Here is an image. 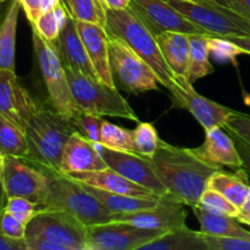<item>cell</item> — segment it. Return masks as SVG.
Listing matches in <instances>:
<instances>
[{"label": "cell", "mask_w": 250, "mask_h": 250, "mask_svg": "<svg viewBox=\"0 0 250 250\" xmlns=\"http://www.w3.org/2000/svg\"><path fill=\"white\" fill-rule=\"evenodd\" d=\"M139 250H209L204 233L187 226L164 232Z\"/></svg>", "instance_id": "cell-23"}, {"label": "cell", "mask_w": 250, "mask_h": 250, "mask_svg": "<svg viewBox=\"0 0 250 250\" xmlns=\"http://www.w3.org/2000/svg\"><path fill=\"white\" fill-rule=\"evenodd\" d=\"M0 233L15 239H24L26 237V225L12 216L4 209L0 216Z\"/></svg>", "instance_id": "cell-41"}, {"label": "cell", "mask_w": 250, "mask_h": 250, "mask_svg": "<svg viewBox=\"0 0 250 250\" xmlns=\"http://www.w3.org/2000/svg\"><path fill=\"white\" fill-rule=\"evenodd\" d=\"M232 9L250 22V0H232Z\"/></svg>", "instance_id": "cell-44"}, {"label": "cell", "mask_w": 250, "mask_h": 250, "mask_svg": "<svg viewBox=\"0 0 250 250\" xmlns=\"http://www.w3.org/2000/svg\"><path fill=\"white\" fill-rule=\"evenodd\" d=\"M222 128L231 134L234 142L250 153V115L234 111Z\"/></svg>", "instance_id": "cell-35"}, {"label": "cell", "mask_w": 250, "mask_h": 250, "mask_svg": "<svg viewBox=\"0 0 250 250\" xmlns=\"http://www.w3.org/2000/svg\"><path fill=\"white\" fill-rule=\"evenodd\" d=\"M68 177L77 180L80 182L89 185L92 187L100 188V189L107 190L112 193H121V194L134 195V197H156L154 192L149 190L148 188H144L132 181L127 180L119 172H116L112 168L106 167L98 171H88V172H76L66 175ZM160 197V195H159Z\"/></svg>", "instance_id": "cell-21"}, {"label": "cell", "mask_w": 250, "mask_h": 250, "mask_svg": "<svg viewBox=\"0 0 250 250\" xmlns=\"http://www.w3.org/2000/svg\"><path fill=\"white\" fill-rule=\"evenodd\" d=\"M100 144L107 149L126 153H136L133 131L124 128L109 121H103Z\"/></svg>", "instance_id": "cell-32"}, {"label": "cell", "mask_w": 250, "mask_h": 250, "mask_svg": "<svg viewBox=\"0 0 250 250\" xmlns=\"http://www.w3.org/2000/svg\"><path fill=\"white\" fill-rule=\"evenodd\" d=\"M236 217L241 224L250 226V194L244 202V204L239 208V212Z\"/></svg>", "instance_id": "cell-45"}, {"label": "cell", "mask_w": 250, "mask_h": 250, "mask_svg": "<svg viewBox=\"0 0 250 250\" xmlns=\"http://www.w3.org/2000/svg\"><path fill=\"white\" fill-rule=\"evenodd\" d=\"M88 227L63 210H42L27 224L26 237L44 238L68 250H85Z\"/></svg>", "instance_id": "cell-10"}, {"label": "cell", "mask_w": 250, "mask_h": 250, "mask_svg": "<svg viewBox=\"0 0 250 250\" xmlns=\"http://www.w3.org/2000/svg\"><path fill=\"white\" fill-rule=\"evenodd\" d=\"M0 250H28L24 239H15L0 233Z\"/></svg>", "instance_id": "cell-43"}, {"label": "cell", "mask_w": 250, "mask_h": 250, "mask_svg": "<svg viewBox=\"0 0 250 250\" xmlns=\"http://www.w3.org/2000/svg\"><path fill=\"white\" fill-rule=\"evenodd\" d=\"M100 143H94L75 131L67 139L61 156L60 170L62 175L88 172L106 168V163L100 154Z\"/></svg>", "instance_id": "cell-17"}, {"label": "cell", "mask_w": 250, "mask_h": 250, "mask_svg": "<svg viewBox=\"0 0 250 250\" xmlns=\"http://www.w3.org/2000/svg\"><path fill=\"white\" fill-rule=\"evenodd\" d=\"M1 180L7 198L22 197L38 205L45 204L50 193L51 173L28 158L4 156Z\"/></svg>", "instance_id": "cell-8"}, {"label": "cell", "mask_w": 250, "mask_h": 250, "mask_svg": "<svg viewBox=\"0 0 250 250\" xmlns=\"http://www.w3.org/2000/svg\"><path fill=\"white\" fill-rule=\"evenodd\" d=\"M198 207L207 211L212 212L217 215H226V216H234L236 217L239 212V208L232 204L226 197L219 193L217 190L207 188L204 193L200 197Z\"/></svg>", "instance_id": "cell-34"}, {"label": "cell", "mask_w": 250, "mask_h": 250, "mask_svg": "<svg viewBox=\"0 0 250 250\" xmlns=\"http://www.w3.org/2000/svg\"><path fill=\"white\" fill-rule=\"evenodd\" d=\"M211 37L250 36V22L231 7L211 0H166Z\"/></svg>", "instance_id": "cell-7"}, {"label": "cell", "mask_w": 250, "mask_h": 250, "mask_svg": "<svg viewBox=\"0 0 250 250\" xmlns=\"http://www.w3.org/2000/svg\"><path fill=\"white\" fill-rule=\"evenodd\" d=\"M133 136L136 153L144 158H153L161 142L155 127L149 122H139L136 129H133Z\"/></svg>", "instance_id": "cell-33"}, {"label": "cell", "mask_w": 250, "mask_h": 250, "mask_svg": "<svg viewBox=\"0 0 250 250\" xmlns=\"http://www.w3.org/2000/svg\"><path fill=\"white\" fill-rule=\"evenodd\" d=\"M41 105L20 84L15 71L0 70V114L24 131Z\"/></svg>", "instance_id": "cell-16"}, {"label": "cell", "mask_w": 250, "mask_h": 250, "mask_svg": "<svg viewBox=\"0 0 250 250\" xmlns=\"http://www.w3.org/2000/svg\"><path fill=\"white\" fill-rule=\"evenodd\" d=\"M192 209L200 224V232L204 234L216 237H250V231L241 226L237 217L212 214L198 205Z\"/></svg>", "instance_id": "cell-26"}, {"label": "cell", "mask_w": 250, "mask_h": 250, "mask_svg": "<svg viewBox=\"0 0 250 250\" xmlns=\"http://www.w3.org/2000/svg\"><path fill=\"white\" fill-rule=\"evenodd\" d=\"M128 9L155 37L164 32L209 36L207 32L186 19L166 0H131Z\"/></svg>", "instance_id": "cell-12"}, {"label": "cell", "mask_w": 250, "mask_h": 250, "mask_svg": "<svg viewBox=\"0 0 250 250\" xmlns=\"http://www.w3.org/2000/svg\"><path fill=\"white\" fill-rule=\"evenodd\" d=\"M67 9L65 7L63 2L61 1L55 7H53V9L44 12L43 15H41L39 19L34 23L31 24L41 34L42 38L45 39L49 43L54 44L56 42V39H58L61 29L65 26L66 21H67Z\"/></svg>", "instance_id": "cell-31"}, {"label": "cell", "mask_w": 250, "mask_h": 250, "mask_svg": "<svg viewBox=\"0 0 250 250\" xmlns=\"http://www.w3.org/2000/svg\"><path fill=\"white\" fill-rule=\"evenodd\" d=\"M6 193H5V188L4 185H2V180H1V175H0V216H1L2 211L5 209V204H6Z\"/></svg>", "instance_id": "cell-48"}, {"label": "cell", "mask_w": 250, "mask_h": 250, "mask_svg": "<svg viewBox=\"0 0 250 250\" xmlns=\"http://www.w3.org/2000/svg\"><path fill=\"white\" fill-rule=\"evenodd\" d=\"M104 2L106 4V6L109 7V9L122 10L127 9V7L129 6L131 0H104Z\"/></svg>", "instance_id": "cell-47"}, {"label": "cell", "mask_w": 250, "mask_h": 250, "mask_svg": "<svg viewBox=\"0 0 250 250\" xmlns=\"http://www.w3.org/2000/svg\"><path fill=\"white\" fill-rule=\"evenodd\" d=\"M76 131L72 119L55 110L41 106L27 125L26 133L28 155L51 173H61V156L71 134Z\"/></svg>", "instance_id": "cell-2"}, {"label": "cell", "mask_w": 250, "mask_h": 250, "mask_svg": "<svg viewBox=\"0 0 250 250\" xmlns=\"http://www.w3.org/2000/svg\"><path fill=\"white\" fill-rule=\"evenodd\" d=\"M5 210L16 217L17 220L27 226L29 221L34 217V215L39 211L38 205L34 204L31 200L22 197H11L7 198Z\"/></svg>", "instance_id": "cell-37"}, {"label": "cell", "mask_w": 250, "mask_h": 250, "mask_svg": "<svg viewBox=\"0 0 250 250\" xmlns=\"http://www.w3.org/2000/svg\"><path fill=\"white\" fill-rule=\"evenodd\" d=\"M42 210H63L77 217L87 227L115 221L116 214L110 211L80 181L58 173L53 175L50 193Z\"/></svg>", "instance_id": "cell-5"}, {"label": "cell", "mask_w": 250, "mask_h": 250, "mask_svg": "<svg viewBox=\"0 0 250 250\" xmlns=\"http://www.w3.org/2000/svg\"><path fill=\"white\" fill-rule=\"evenodd\" d=\"M104 120L100 119L98 115L92 114H81L76 119H72L76 131L88 138L94 143H100V132H102V125Z\"/></svg>", "instance_id": "cell-38"}, {"label": "cell", "mask_w": 250, "mask_h": 250, "mask_svg": "<svg viewBox=\"0 0 250 250\" xmlns=\"http://www.w3.org/2000/svg\"><path fill=\"white\" fill-rule=\"evenodd\" d=\"M195 155L216 167L242 168L243 158L237 149L234 139L222 127H214L205 131V141L198 148H193Z\"/></svg>", "instance_id": "cell-19"}, {"label": "cell", "mask_w": 250, "mask_h": 250, "mask_svg": "<svg viewBox=\"0 0 250 250\" xmlns=\"http://www.w3.org/2000/svg\"><path fill=\"white\" fill-rule=\"evenodd\" d=\"M2 166H4V155H2L1 151H0V173H1Z\"/></svg>", "instance_id": "cell-50"}, {"label": "cell", "mask_w": 250, "mask_h": 250, "mask_svg": "<svg viewBox=\"0 0 250 250\" xmlns=\"http://www.w3.org/2000/svg\"><path fill=\"white\" fill-rule=\"evenodd\" d=\"M77 181V180H76ZM82 183L83 187L92 193L95 198L100 200L103 205L107 208L114 214H128V212L141 211V210L149 209L155 207L160 200V197H134V195L121 194V193H112L107 190L100 189V188L92 187L89 185Z\"/></svg>", "instance_id": "cell-25"}, {"label": "cell", "mask_w": 250, "mask_h": 250, "mask_svg": "<svg viewBox=\"0 0 250 250\" xmlns=\"http://www.w3.org/2000/svg\"><path fill=\"white\" fill-rule=\"evenodd\" d=\"M4 1H6V0H0V2H4Z\"/></svg>", "instance_id": "cell-51"}, {"label": "cell", "mask_w": 250, "mask_h": 250, "mask_svg": "<svg viewBox=\"0 0 250 250\" xmlns=\"http://www.w3.org/2000/svg\"><path fill=\"white\" fill-rule=\"evenodd\" d=\"M75 22L76 28L80 33L88 56H89L100 81L106 83L107 85L115 87L111 67H110L109 33H107L106 28L99 26V24L90 23V22L77 21V20H75Z\"/></svg>", "instance_id": "cell-20"}, {"label": "cell", "mask_w": 250, "mask_h": 250, "mask_svg": "<svg viewBox=\"0 0 250 250\" xmlns=\"http://www.w3.org/2000/svg\"><path fill=\"white\" fill-rule=\"evenodd\" d=\"M54 45L63 67L70 68L80 75L100 80L76 28L75 20L70 16V14Z\"/></svg>", "instance_id": "cell-18"}, {"label": "cell", "mask_w": 250, "mask_h": 250, "mask_svg": "<svg viewBox=\"0 0 250 250\" xmlns=\"http://www.w3.org/2000/svg\"><path fill=\"white\" fill-rule=\"evenodd\" d=\"M185 207L186 204L166 193L161 195L155 207L128 214H116V220L129 222L143 229L166 232L186 226L187 211Z\"/></svg>", "instance_id": "cell-15"}, {"label": "cell", "mask_w": 250, "mask_h": 250, "mask_svg": "<svg viewBox=\"0 0 250 250\" xmlns=\"http://www.w3.org/2000/svg\"><path fill=\"white\" fill-rule=\"evenodd\" d=\"M62 0H20L29 23H34L41 15L60 4Z\"/></svg>", "instance_id": "cell-40"}, {"label": "cell", "mask_w": 250, "mask_h": 250, "mask_svg": "<svg viewBox=\"0 0 250 250\" xmlns=\"http://www.w3.org/2000/svg\"><path fill=\"white\" fill-rule=\"evenodd\" d=\"M159 48L173 75L187 77L189 65V34L164 32L156 36Z\"/></svg>", "instance_id": "cell-22"}, {"label": "cell", "mask_w": 250, "mask_h": 250, "mask_svg": "<svg viewBox=\"0 0 250 250\" xmlns=\"http://www.w3.org/2000/svg\"><path fill=\"white\" fill-rule=\"evenodd\" d=\"M31 27L34 58L45 87L49 106L68 119H76L83 112L73 98L66 70L56 53L55 45L42 38L32 24Z\"/></svg>", "instance_id": "cell-4"}, {"label": "cell", "mask_w": 250, "mask_h": 250, "mask_svg": "<svg viewBox=\"0 0 250 250\" xmlns=\"http://www.w3.org/2000/svg\"><path fill=\"white\" fill-rule=\"evenodd\" d=\"M205 34H189V65L187 80L194 84L198 80L207 77L214 71L209 60V44Z\"/></svg>", "instance_id": "cell-28"}, {"label": "cell", "mask_w": 250, "mask_h": 250, "mask_svg": "<svg viewBox=\"0 0 250 250\" xmlns=\"http://www.w3.org/2000/svg\"><path fill=\"white\" fill-rule=\"evenodd\" d=\"M164 232L115 220L88 227L85 250H139Z\"/></svg>", "instance_id": "cell-11"}, {"label": "cell", "mask_w": 250, "mask_h": 250, "mask_svg": "<svg viewBox=\"0 0 250 250\" xmlns=\"http://www.w3.org/2000/svg\"><path fill=\"white\" fill-rule=\"evenodd\" d=\"M211 1H215L217 2V4H221L224 5V6L231 7L232 9V0H211Z\"/></svg>", "instance_id": "cell-49"}, {"label": "cell", "mask_w": 250, "mask_h": 250, "mask_svg": "<svg viewBox=\"0 0 250 250\" xmlns=\"http://www.w3.org/2000/svg\"><path fill=\"white\" fill-rule=\"evenodd\" d=\"M149 160L168 194L190 208L198 205L211 176L222 170L198 158L192 149L164 141Z\"/></svg>", "instance_id": "cell-1"}, {"label": "cell", "mask_w": 250, "mask_h": 250, "mask_svg": "<svg viewBox=\"0 0 250 250\" xmlns=\"http://www.w3.org/2000/svg\"><path fill=\"white\" fill-rule=\"evenodd\" d=\"M244 172L239 171L236 175L225 172L220 170L211 176L208 188L217 190L224 197H226L232 204L241 208L250 194V186L248 181L243 178Z\"/></svg>", "instance_id": "cell-27"}, {"label": "cell", "mask_w": 250, "mask_h": 250, "mask_svg": "<svg viewBox=\"0 0 250 250\" xmlns=\"http://www.w3.org/2000/svg\"><path fill=\"white\" fill-rule=\"evenodd\" d=\"M73 20L106 27V4L104 0H62Z\"/></svg>", "instance_id": "cell-30"}, {"label": "cell", "mask_w": 250, "mask_h": 250, "mask_svg": "<svg viewBox=\"0 0 250 250\" xmlns=\"http://www.w3.org/2000/svg\"><path fill=\"white\" fill-rule=\"evenodd\" d=\"M0 151L4 156L27 158L28 144L22 128L0 114Z\"/></svg>", "instance_id": "cell-29"}, {"label": "cell", "mask_w": 250, "mask_h": 250, "mask_svg": "<svg viewBox=\"0 0 250 250\" xmlns=\"http://www.w3.org/2000/svg\"><path fill=\"white\" fill-rule=\"evenodd\" d=\"M170 93L172 95L173 105L188 110L205 131L214 127H224L234 112V110L200 95L187 77L175 76V82Z\"/></svg>", "instance_id": "cell-13"}, {"label": "cell", "mask_w": 250, "mask_h": 250, "mask_svg": "<svg viewBox=\"0 0 250 250\" xmlns=\"http://www.w3.org/2000/svg\"><path fill=\"white\" fill-rule=\"evenodd\" d=\"M209 250H250V237H216L204 234Z\"/></svg>", "instance_id": "cell-39"}, {"label": "cell", "mask_w": 250, "mask_h": 250, "mask_svg": "<svg viewBox=\"0 0 250 250\" xmlns=\"http://www.w3.org/2000/svg\"><path fill=\"white\" fill-rule=\"evenodd\" d=\"M28 250H68L61 244L54 243L44 238H36V237H27L24 238Z\"/></svg>", "instance_id": "cell-42"}, {"label": "cell", "mask_w": 250, "mask_h": 250, "mask_svg": "<svg viewBox=\"0 0 250 250\" xmlns=\"http://www.w3.org/2000/svg\"><path fill=\"white\" fill-rule=\"evenodd\" d=\"M99 150L107 167L115 170L127 180L144 188H148L149 190L160 197L167 193L165 186L159 178L148 158H144L137 153L112 150L105 148L102 144Z\"/></svg>", "instance_id": "cell-14"}, {"label": "cell", "mask_w": 250, "mask_h": 250, "mask_svg": "<svg viewBox=\"0 0 250 250\" xmlns=\"http://www.w3.org/2000/svg\"><path fill=\"white\" fill-rule=\"evenodd\" d=\"M227 39H229L231 42H233L238 48L242 49L244 54H248L250 55V36L246 37H229Z\"/></svg>", "instance_id": "cell-46"}, {"label": "cell", "mask_w": 250, "mask_h": 250, "mask_svg": "<svg viewBox=\"0 0 250 250\" xmlns=\"http://www.w3.org/2000/svg\"><path fill=\"white\" fill-rule=\"evenodd\" d=\"M109 59L117 89L131 94L158 89L160 82L153 68L125 42L111 34H109Z\"/></svg>", "instance_id": "cell-9"}, {"label": "cell", "mask_w": 250, "mask_h": 250, "mask_svg": "<svg viewBox=\"0 0 250 250\" xmlns=\"http://www.w3.org/2000/svg\"><path fill=\"white\" fill-rule=\"evenodd\" d=\"M208 44H209V53L216 61H232L236 63L237 58L242 54L241 48L236 45L233 42L222 37H208Z\"/></svg>", "instance_id": "cell-36"}, {"label": "cell", "mask_w": 250, "mask_h": 250, "mask_svg": "<svg viewBox=\"0 0 250 250\" xmlns=\"http://www.w3.org/2000/svg\"><path fill=\"white\" fill-rule=\"evenodd\" d=\"M71 90L78 106L85 114L121 117L139 121L138 116L116 87L65 68Z\"/></svg>", "instance_id": "cell-6"}, {"label": "cell", "mask_w": 250, "mask_h": 250, "mask_svg": "<svg viewBox=\"0 0 250 250\" xmlns=\"http://www.w3.org/2000/svg\"><path fill=\"white\" fill-rule=\"evenodd\" d=\"M21 9L20 0H11L0 20V70L15 71L17 21Z\"/></svg>", "instance_id": "cell-24"}, {"label": "cell", "mask_w": 250, "mask_h": 250, "mask_svg": "<svg viewBox=\"0 0 250 250\" xmlns=\"http://www.w3.org/2000/svg\"><path fill=\"white\" fill-rule=\"evenodd\" d=\"M106 16L105 28L107 33L121 39L138 54L153 68L160 84L170 90L175 82V75L161 54L156 37L150 33L128 7L122 10L107 7Z\"/></svg>", "instance_id": "cell-3"}]
</instances>
